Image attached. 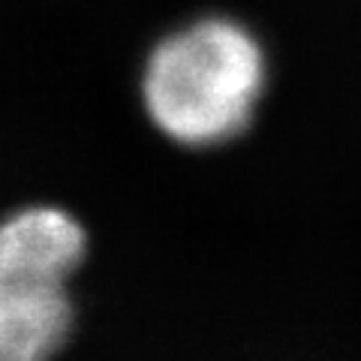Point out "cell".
<instances>
[{"label":"cell","instance_id":"obj_1","mask_svg":"<svg viewBox=\"0 0 361 361\" xmlns=\"http://www.w3.org/2000/svg\"><path fill=\"white\" fill-rule=\"evenodd\" d=\"M262 90V45L244 25L220 16L169 33L142 75L145 109L157 130L190 148L238 139Z\"/></svg>","mask_w":361,"mask_h":361},{"label":"cell","instance_id":"obj_2","mask_svg":"<svg viewBox=\"0 0 361 361\" xmlns=\"http://www.w3.org/2000/svg\"><path fill=\"white\" fill-rule=\"evenodd\" d=\"M87 235L66 211L25 208L0 223V361H51L73 331V271Z\"/></svg>","mask_w":361,"mask_h":361}]
</instances>
